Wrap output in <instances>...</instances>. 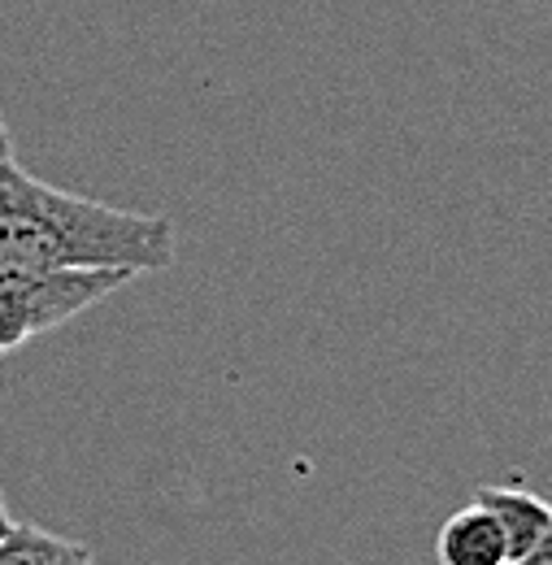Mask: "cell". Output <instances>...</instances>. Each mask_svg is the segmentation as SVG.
Instances as JSON below:
<instances>
[{"mask_svg": "<svg viewBox=\"0 0 552 565\" xmlns=\"http://www.w3.org/2000/svg\"><path fill=\"white\" fill-rule=\"evenodd\" d=\"M0 262L26 270H127L157 275L174 266V226L40 183L0 161Z\"/></svg>", "mask_w": 552, "mask_h": 565, "instance_id": "cell-1", "label": "cell"}, {"mask_svg": "<svg viewBox=\"0 0 552 565\" xmlns=\"http://www.w3.org/2000/svg\"><path fill=\"white\" fill-rule=\"evenodd\" d=\"M127 270H26L0 262V353L70 322L118 291Z\"/></svg>", "mask_w": 552, "mask_h": 565, "instance_id": "cell-2", "label": "cell"}, {"mask_svg": "<svg viewBox=\"0 0 552 565\" xmlns=\"http://www.w3.org/2000/svg\"><path fill=\"white\" fill-rule=\"evenodd\" d=\"M435 562L439 565H513L509 557V540L496 522V513L470 500L461 504L444 526H439V540H435Z\"/></svg>", "mask_w": 552, "mask_h": 565, "instance_id": "cell-3", "label": "cell"}, {"mask_svg": "<svg viewBox=\"0 0 552 565\" xmlns=\"http://www.w3.org/2000/svg\"><path fill=\"white\" fill-rule=\"evenodd\" d=\"M475 500L496 513V522H500V531H505V540H509V557H513V562H522V557L535 548V540L549 531V522H552L549 500H540V495L527 492V488H513V483L479 488Z\"/></svg>", "mask_w": 552, "mask_h": 565, "instance_id": "cell-4", "label": "cell"}, {"mask_svg": "<svg viewBox=\"0 0 552 565\" xmlns=\"http://www.w3.org/2000/svg\"><path fill=\"white\" fill-rule=\"evenodd\" d=\"M0 565H96V557L78 540L53 535L31 522H9L0 535Z\"/></svg>", "mask_w": 552, "mask_h": 565, "instance_id": "cell-5", "label": "cell"}, {"mask_svg": "<svg viewBox=\"0 0 552 565\" xmlns=\"http://www.w3.org/2000/svg\"><path fill=\"white\" fill-rule=\"evenodd\" d=\"M513 565H552V522H549V531L535 540V548H531L522 562H513Z\"/></svg>", "mask_w": 552, "mask_h": 565, "instance_id": "cell-6", "label": "cell"}, {"mask_svg": "<svg viewBox=\"0 0 552 565\" xmlns=\"http://www.w3.org/2000/svg\"><path fill=\"white\" fill-rule=\"evenodd\" d=\"M9 522H13V518H9V504H4V495H0V535H4Z\"/></svg>", "mask_w": 552, "mask_h": 565, "instance_id": "cell-7", "label": "cell"}]
</instances>
